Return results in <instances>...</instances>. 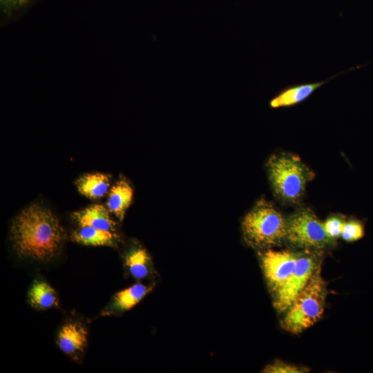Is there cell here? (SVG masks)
Wrapping results in <instances>:
<instances>
[{
	"mask_svg": "<svg viewBox=\"0 0 373 373\" xmlns=\"http://www.w3.org/2000/svg\"><path fill=\"white\" fill-rule=\"evenodd\" d=\"M364 236V226L357 220L345 221L341 233L342 238L347 242H354Z\"/></svg>",
	"mask_w": 373,
	"mask_h": 373,
	"instance_id": "cell-17",
	"label": "cell"
},
{
	"mask_svg": "<svg viewBox=\"0 0 373 373\" xmlns=\"http://www.w3.org/2000/svg\"><path fill=\"white\" fill-rule=\"evenodd\" d=\"M152 289L153 286L151 285L137 283L118 291L113 296L110 305L105 309L104 314L108 315L131 309L140 302Z\"/></svg>",
	"mask_w": 373,
	"mask_h": 373,
	"instance_id": "cell-10",
	"label": "cell"
},
{
	"mask_svg": "<svg viewBox=\"0 0 373 373\" xmlns=\"http://www.w3.org/2000/svg\"><path fill=\"white\" fill-rule=\"evenodd\" d=\"M15 250L23 258L48 262L61 251L66 234L59 219L48 209L32 204L22 209L11 226Z\"/></svg>",
	"mask_w": 373,
	"mask_h": 373,
	"instance_id": "cell-1",
	"label": "cell"
},
{
	"mask_svg": "<svg viewBox=\"0 0 373 373\" xmlns=\"http://www.w3.org/2000/svg\"><path fill=\"white\" fill-rule=\"evenodd\" d=\"M118 236L115 231L99 229L90 226H81L71 234L73 241L89 246H111L116 244Z\"/></svg>",
	"mask_w": 373,
	"mask_h": 373,
	"instance_id": "cell-13",
	"label": "cell"
},
{
	"mask_svg": "<svg viewBox=\"0 0 373 373\" xmlns=\"http://www.w3.org/2000/svg\"><path fill=\"white\" fill-rule=\"evenodd\" d=\"M151 258L143 248L132 249L125 256V265L137 280L144 279L148 276Z\"/></svg>",
	"mask_w": 373,
	"mask_h": 373,
	"instance_id": "cell-16",
	"label": "cell"
},
{
	"mask_svg": "<svg viewBox=\"0 0 373 373\" xmlns=\"http://www.w3.org/2000/svg\"><path fill=\"white\" fill-rule=\"evenodd\" d=\"M88 332L85 327L77 322L64 324L57 334V343L66 354L78 358L86 346Z\"/></svg>",
	"mask_w": 373,
	"mask_h": 373,
	"instance_id": "cell-8",
	"label": "cell"
},
{
	"mask_svg": "<svg viewBox=\"0 0 373 373\" xmlns=\"http://www.w3.org/2000/svg\"><path fill=\"white\" fill-rule=\"evenodd\" d=\"M79 226H90L99 229L115 231V222L110 211L102 204H93L73 214Z\"/></svg>",
	"mask_w": 373,
	"mask_h": 373,
	"instance_id": "cell-11",
	"label": "cell"
},
{
	"mask_svg": "<svg viewBox=\"0 0 373 373\" xmlns=\"http://www.w3.org/2000/svg\"><path fill=\"white\" fill-rule=\"evenodd\" d=\"M267 170L276 195L291 203L302 198L307 182L315 175L298 156L286 153L273 155L267 162Z\"/></svg>",
	"mask_w": 373,
	"mask_h": 373,
	"instance_id": "cell-3",
	"label": "cell"
},
{
	"mask_svg": "<svg viewBox=\"0 0 373 373\" xmlns=\"http://www.w3.org/2000/svg\"><path fill=\"white\" fill-rule=\"evenodd\" d=\"M242 230L249 246L268 248L286 238L287 220L270 202L260 200L245 216Z\"/></svg>",
	"mask_w": 373,
	"mask_h": 373,
	"instance_id": "cell-4",
	"label": "cell"
},
{
	"mask_svg": "<svg viewBox=\"0 0 373 373\" xmlns=\"http://www.w3.org/2000/svg\"><path fill=\"white\" fill-rule=\"evenodd\" d=\"M345 220L339 216H332L323 223L327 235L332 240L341 236Z\"/></svg>",
	"mask_w": 373,
	"mask_h": 373,
	"instance_id": "cell-19",
	"label": "cell"
},
{
	"mask_svg": "<svg viewBox=\"0 0 373 373\" xmlns=\"http://www.w3.org/2000/svg\"><path fill=\"white\" fill-rule=\"evenodd\" d=\"M308 371L307 368L299 367L281 361H276L274 363L267 365L263 370L267 373H303Z\"/></svg>",
	"mask_w": 373,
	"mask_h": 373,
	"instance_id": "cell-18",
	"label": "cell"
},
{
	"mask_svg": "<svg viewBox=\"0 0 373 373\" xmlns=\"http://www.w3.org/2000/svg\"><path fill=\"white\" fill-rule=\"evenodd\" d=\"M133 189L126 180H119L111 189L106 206L110 213L114 214L120 221L133 198Z\"/></svg>",
	"mask_w": 373,
	"mask_h": 373,
	"instance_id": "cell-12",
	"label": "cell"
},
{
	"mask_svg": "<svg viewBox=\"0 0 373 373\" xmlns=\"http://www.w3.org/2000/svg\"><path fill=\"white\" fill-rule=\"evenodd\" d=\"M30 305L40 310L57 307L58 297L55 289L46 281L36 279L28 294Z\"/></svg>",
	"mask_w": 373,
	"mask_h": 373,
	"instance_id": "cell-14",
	"label": "cell"
},
{
	"mask_svg": "<svg viewBox=\"0 0 373 373\" xmlns=\"http://www.w3.org/2000/svg\"><path fill=\"white\" fill-rule=\"evenodd\" d=\"M321 265L317 256L309 251L298 254L296 267L286 282L274 293V307L285 312Z\"/></svg>",
	"mask_w": 373,
	"mask_h": 373,
	"instance_id": "cell-6",
	"label": "cell"
},
{
	"mask_svg": "<svg viewBox=\"0 0 373 373\" xmlns=\"http://www.w3.org/2000/svg\"><path fill=\"white\" fill-rule=\"evenodd\" d=\"M7 1L8 2H12V3H20L22 0H3Z\"/></svg>",
	"mask_w": 373,
	"mask_h": 373,
	"instance_id": "cell-20",
	"label": "cell"
},
{
	"mask_svg": "<svg viewBox=\"0 0 373 373\" xmlns=\"http://www.w3.org/2000/svg\"><path fill=\"white\" fill-rule=\"evenodd\" d=\"M337 75H335L328 79L318 82L288 86L271 99L269 105L273 108H278L298 104L307 99L316 90Z\"/></svg>",
	"mask_w": 373,
	"mask_h": 373,
	"instance_id": "cell-9",
	"label": "cell"
},
{
	"mask_svg": "<svg viewBox=\"0 0 373 373\" xmlns=\"http://www.w3.org/2000/svg\"><path fill=\"white\" fill-rule=\"evenodd\" d=\"M325 298V283L319 265L286 310L281 321L282 327L289 333L298 334L314 325L323 313Z\"/></svg>",
	"mask_w": 373,
	"mask_h": 373,
	"instance_id": "cell-2",
	"label": "cell"
},
{
	"mask_svg": "<svg viewBox=\"0 0 373 373\" xmlns=\"http://www.w3.org/2000/svg\"><path fill=\"white\" fill-rule=\"evenodd\" d=\"M110 184L109 175L99 173L86 174L76 182L79 192L93 199L103 197L107 193Z\"/></svg>",
	"mask_w": 373,
	"mask_h": 373,
	"instance_id": "cell-15",
	"label": "cell"
},
{
	"mask_svg": "<svg viewBox=\"0 0 373 373\" xmlns=\"http://www.w3.org/2000/svg\"><path fill=\"white\" fill-rule=\"evenodd\" d=\"M286 239L305 249H321L332 243L323 223L310 209H300L287 220Z\"/></svg>",
	"mask_w": 373,
	"mask_h": 373,
	"instance_id": "cell-5",
	"label": "cell"
},
{
	"mask_svg": "<svg viewBox=\"0 0 373 373\" xmlns=\"http://www.w3.org/2000/svg\"><path fill=\"white\" fill-rule=\"evenodd\" d=\"M298 254L268 249L261 255V265L271 291L275 293L293 273Z\"/></svg>",
	"mask_w": 373,
	"mask_h": 373,
	"instance_id": "cell-7",
	"label": "cell"
}]
</instances>
